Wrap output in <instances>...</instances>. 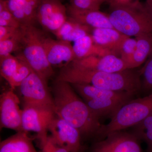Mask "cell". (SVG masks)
<instances>
[{"label":"cell","instance_id":"obj_29","mask_svg":"<svg viewBox=\"0 0 152 152\" xmlns=\"http://www.w3.org/2000/svg\"><path fill=\"white\" fill-rule=\"evenodd\" d=\"M142 88L147 91H152V54L142 72Z\"/></svg>","mask_w":152,"mask_h":152},{"label":"cell","instance_id":"obj_20","mask_svg":"<svg viewBox=\"0 0 152 152\" xmlns=\"http://www.w3.org/2000/svg\"><path fill=\"white\" fill-rule=\"evenodd\" d=\"M137 46L128 69L138 67L152 54V33L136 37Z\"/></svg>","mask_w":152,"mask_h":152},{"label":"cell","instance_id":"obj_16","mask_svg":"<svg viewBox=\"0 0 152 152\" xmlns=\"http://www.w3.org/2000/svg\"><path fill=\"white\" fill-rule=\"evenodd\" d=\"M72 86L84 101L101 99H111L129 102L132 99L133 93L127 92L115 91L104 89L87 84H71Z\"/></svg>","mask_w":152,"mask_h":152},{"label":"cell","instance_id":"obj_37","mask_svg":"<svg viewBox=\"0 0 152 152\" xmlns=\"http://www.w3.org/2000/svg\"><path fill=\"white\" fill-rule=\"evenodd\" d=\"M110 1V0H108V1Z\"/></svg>","mask_w":152,"mask_h":152},{"label":"cell","instance_id":"obj_22","mask_svg":"<svg viewBox=\"0 0 152 152\" xmlns=\"http://www.w3.org/2000/svg\"><path fill=\"white\" fill-rule=\"evenodd\" d=\"M19 63V59L11 54L0 57V73L8 83L17 70Z\"/></svg>","mask_w":152,"mask_h":152},{"label":"cell","instance_id":"obj_3","mask_svg":"<svg viewBox=\"0 0 152 152\" xmlns=\"http://www.w3.org/2000/svg\"><path fill=\"white\" fill-rule=\"evenodd\" d=\"M108 16L114 28L128 37L152 33V17L139 1L110 8Z\"/></svg>","mask_w":152,"mask_h":152},{"label":"cell","instance_id":"obj_23","mask_svg":"<svg viewBox=\"0 0 152 152\" xmlns=\"http://www.w3.org/2000/svg\"><path fill=\"white\" fill-rule=\"evenodd\" d=\"M22 39V31L20 27L15 35L0 41V57L10 54L14 52L19 51L21 48Z\"/></svg>","mask_w":152,"mask_h":152},{"label":"cell","instance_id":"obj_32","mask_svg":"<svg viewBox=\"0 0 152 152\" xmlns=\"http://www.w3.org/2000/svg\"><path fill=\"white\" fill-rule=\"evenodd\" d=\"M40 145L42 152H71L57 144L50 136H48L47 140L40 144Z\"/></svg>","mask_w":152,"mask_h":152},{"label":"cell","instance_id":"obj_4","mask_svg":"<svg viewBox=\"0 0 152 152\" xmlns=\"http://www.w3.org/2000/svg\"><path fill=\"white\" fill-rule=\"evenodd\" d=\"M22 52L17 56L27 63L33 71L48 83L54 75L43 45L45 36L33 24L22 25Z\"/></svg>","mask_w":152,"mask_h":152},{"label":"cell","instance_id":"obj_1","mask_svg":"<svg viewBox=\"0 0 152 152\" xmlns=\"http://www.w3.org/2000/svg\"><path fill=\"white\" fill-rule=\"evenodd\" d=\"M56 115L77 129L82 137L98 136L103 125L71 84L55 80L52 88Z\"/></svg>","mask_w":152,"mask_h":152},{"label":"cell","instance_id":"obj_27","mask_svg":"<svg viewBox=\"0 0 152 152\" xmlns=\"http://www.w3.org/2000/svg\"><path fill=\"white\" fill-rule=\"evenodd\" d=\"M70 3L74 8L86 11L99 10L102 5L94 0H70Z\"/></svg>","mask_w":152,"mask_h":152},{"label":"cell","instance_id":"obj_5","mask_svg":"<svg viewBox=\"0 0 152 152\" xmlns=\"http://www.w3.org/2000/svg\"><path fill=\"white\" fill-rule=\"evenodd\" d=\"M152 113V92L143 98L131 100L114 115L110 121L103 125L98 137H105L110 133L134 126Z\"/></svg>","mask_w":152,"mask_h":152},{"label":"cell","instance_id":"obj_35","mask_svg":"<svg viewBox=\"0 0 152 152\" xmlns=\"http://www.w3.org/2000/svg\"><path fill=\"white\" fill-rule=\"evenodd\" d=\"M145 5L152 17V0H145Z\"/></svg>","mask_w":152,"mask_h":152},{"label":"cell","instance_id":"obj_19","mask_svg":"<svg viewBox=\"0 0 152 152\" xmlns=\"http://www.w3.org/2000/svg\"><path fill=\"white\" fill-rule=\"evenodd\" d=\"M84 101L99 119L102 117H105L112 118L122 106L128 102L111 99Z\"/></svg>","mask_w":152,"mask_h":152},{"label":"cell","instance_id":"obj_21","mask_svg":"<svg viewBox=\"0 0 152 152\" xmlns=\"http://www.w3.org/2000/svg\"><path fill=\"white\" fill-rule=\"evenodd\" d=\"M133 128V134L146 144L147 152H152V113Z\"/></svg>","mask_w":152,"mask_h":152},{"label":"cell","instance_id":"obj_11","mask_svg":"<svg viewBox=\"0 0 152 152\" xmlns=\"http://www.w3.org/2000/svg\"><path fill=\"white\" fill-rule=\"evenodd\" d=\"M48 131L52 139L61 146L71 152L81 151L82 136L80 131L60 117L56 116L49 126Z\"/></svg>","mask_w":152,"mask_h":152},{"label":"cell","instance_id":"obj_30","mask_svg":"<svg viewBox=\"0 0 152 152\" xmlns=\"http://www.w3.org/2000/svg\"><path fill=\"white\" fill-rule=\"evenodd\" d=\"M0 18L9 22L13 27H20L21 24L8 9L7 0H0Z\"/></svg>","mask_w":152,"mask_h":152},{"label":"cell","instance_id":"obj_18","mask_svg":"<svg viewBox=\"0 0 152 152\" xmlns=\"http://www.w3.org/2000/svg\"><path fill=\"white\" fill-rule=\"evenodd\" d=\"M72 46L75 59L83 58L91 56L103 57L106 55L113 54L108 50L95 44L90 34L76 41Z\"/></svg>","mask_w":152,"mask_h":152},{"label":"cell","instance_id":"obj_13","mask_svg":"<svg viewBox=\"0 0 152 152\" xmlns=\"http://www.w3.org/2000/svg\"><path fill=\"white\" fill-rule=\"evenodd\" d=\"M43 45L47 58L53 67L62 68L75 59L73 48L69 42L45 37Z\"/></svg>","mask_w":152,"mask_h":152},{"label":"cell","instance_id":"obj_6","mask_svg":"<svg viewBox=\"0 0 152 152\" xmlns=\"http://www.w3.org/2000/svg\"><path fill=\"white\" fill-rule=\"evenodd\" d=\"M19 88L23 97V106L42 107L55 111L53 99L48 83L34 71Z\"/></svg>","mask_w":152,"mask_h":152},{"label":"cell","instance_id":"obj_36","mask_svg":"<svg viewBox=\"0 0 152 152\" xmlns=\"http://www.w3.org/2000/svg\"><path fill=\"white\" fill-rule=\"evenodd\" d=\"M94 1L99 3L101 4H103L105 2L107 1H108V0H94Z\"/></svg>","mask_w":152,"mask_h":152},{"label":"cell","instance_id":"obj_7","mask_svg":"<svg viewBox=\"0 0 152 152\" xmlns=\"http://www.w3.org/2000/svg\"><path fill=\"white\" fill-rule=\"evenodd\" d=\"M22 127L23 132L37 133L40 144L47 140L49 126L56 117L53 110L42 107L23 106Z\"/></svg>","mask_w":152,"mask_h":152},{"label":"cell","instance_id":"obj_26","mask_svg":"<svg viewBox=\"0 0 152 152\" xmlns=\"http://www.w3.org/2000/svg\"><path fill=\"white\" fill-rule=\"evenodd\" d=\"M26 0H7V6L9 10L21 24L27 22L24 7Z\"/></svg>","mask_w":152,"mask_h":152},{"label":"cell","instance_id":"obj_25","mask_svg":"<svg viewBox=\"0 0 152 152\" xmlns=\"http://www.w3.org/2000/svg\"><path fill=\"white\" fill-rule=\"evenodd\" d=\"M137 44L136 39L129 37H127L122 44L120 50V58L126 63L127 68L135 51Z\"/></svg>","mask_w":152,"mask_h":152},{"label":"cell","instance_id":"obj_9","mask_svg":"<svg viewBox=\"0 0 152 152\" xmlns=\"http://www.w3.org/2000/svg\"><path fill=\"white\" fill-rule=\"evenodd\" d=\"M68 18L66 7L60 0H40L37 20L44 28L54 34Z\"/></svg>","mask_w":152,"mask_h":152},{"label":"cell","instance_id":"obj_28","mask_svg":"<svg viewBox=\"0 0 152 152\" xmlns=\"http://www.w3.org/2000/svg\"><path fill=\"white\" fill-rule=\"evenodd\" d=\"M40 0H26L24 11L28 24H33L37 20V13Z\"/></svg>","mask_w":152,"mask_h":152},{"label":"cell","instance_id":"obj_31","mask_svg":"<svg viewBox=\"0 0 152 152\" xmlns=\"http://www.w3.org/2000/svg\"><path fill=\"white\" fill-rule=\"evenodd\" d=\"M81 25L68 17L67 20L54 34L58 39L61 40L63 37L70 34Z\"/></svg>","mask_w":152,"mask_h":152},{"label":"cell","instance_id":"obj_2","mask_svg":"<svg viewBox=\"0 0 152 152\" xmlns=\"http://www.w3.org/2000/svg\"><path fill=\"white\" fill-rule=\"evenodd\" d=\"M132 69L106 72L67 65L61 68L56 80L70 84L91 85L104 89L135 94L142 88L140 75Z\"/></svg>","mask_w":152,"mask_h":152},{"label":"cell","instance_id":"obj_33","mask_svg":"<svg viewBox=\"0 0 152 152\" xmlns=\"http://www.w3.org/2000/svg\"><path fill=\"white\" fill-rule=\"evenodd\" d=\"M20 29V28L0 26V41L7 39L15 35Z\"/></svg>","mask_w":152,"mask_h":152},{"label":"cell","instance_id":"obj_17","mask_svg":"<svg viewBox=\"0 0 152 152\" xmlns=\"http://www.w3.org/2000/svg\"><path fill=\"white\" fill-rule=\"evenodd\" d=\"M0 152H38L28 132H17L1 142Z\"/></svg>","mask_w":152,"mask_h":152},{"label":"cell","instance_id":"obj_15","mask_svg":"<svg viewBox=\"0 0 152 152\" xmlns=\"http://www.w3.org/2000/svg\"><path fill=\"white\" fill-rule=\"evenodd\" d=\"M66 8L68 17L80 24L91 28H114L108 15L99 10H82L70 5Z\"/></svg>","mask_w":152,"mask_h":152},{"label":"cell","instance_id":"obj_14","mask_svg":"<svg viewBox=\"0 0 152 152\" xmlns=\"http://www.w3.org/2000/svg\"><path fill=\"white\" fill-rule=\"evenodd\" d=\"M90 35L95 44L119 57L122 44L128 37L114 28H93Z\"/></svg>","mask_w":152,"mask_h":152},{"label":"cell","instance_id":"obj_10","mask_svg":"<svg viewBox=\"0 0 152 152\" xmlns=\"http://www.w3.org/2000/svg\"><path fill=\"white\" fill-rule=\"evenodd\" d=\"M20 99L14 90L10 89L0 96V127L17 132L23 131V110L20 108Z\"/></svg>","mask_w":152,"mask_h":152},{"label":"cell","instance_id":"obj_12","mask_svg":"<svg viewBox=\"0 0 152 152\" xmlns=\"http://www.w3.org/2000/svg\"><path fill=\"white\" fill-rule=\"evenodd\" d=\"M69 65L80 69L106 72H116L129 69L126 63L120 57L113 54L76 59Z\"/></svg>","mask_w":152,"mask_h":152},{"label":"cell","instance_id":"obj_8","mask_svg":"<svg viewBox=\"0 0 152 152\" xmlns=\"http://www.w3.org/2000/svg\"><path fill=\"white\" fill-rule=\"evenodd\" d=\"M140 140L133 133L114 132L96 142L91 152H142Z\"/></svg>","mask_w":152,"mask_h":152},{"label":"cell","instance_id":"obj_24","mask_svg":"<svg viewBox=\"0 0 152 152\" xmlns=\"http://www.w3.org/2000/svg\"><path fill=\"white\" fill-rule=\"evenodd\" d=\"M19 60L20 63L18 69L8 82L11 88L13 90L20 86L33 71L26 61L20 59Z\"/></svg>","mask_w":152,"mask_h":152},{"label":"cell","instance_id":"obj_34","mask_svg":"<svg viewBox=\"0 0 152 152\" xmlns=\"http://www.w3.org/2000/svg\"><path fill=\"white\" fill-rule=\"evenodd\" d=\"M139 1V0H110L109 1L110 4V7H115L118 6L124 5L127 4L135 1Z\"/></svg>","mask_w":152,"mask_h":152}]
</instances>
